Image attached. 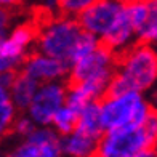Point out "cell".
<instances>
[{
    "instance_id": "6da1fadb",
    "label": "cell",
    "mask_w": 157,
    "mask_h": 157,
    "mask_svg": "<svg viewBox=\"0 0 157 157\" xmlns=\"http://www.w3.org/2000/svg\"><path fill=\"white\" fill-rule=\"evenodd\" d=\"M77 21L83 31L95 35L99 44L116 55H120L136 42L127 15V0H93L77 16Z\"/></svg>"
},
{
    "instance_id": "7a4b0ae2",
    "label": "cell",
    "mask_w": 157,
    "mask_h": 157,
    "mask_svg": "<svg viewBox=\"0 0 157 157\" xmlns=\"http://www.w3.org/2000/svg\"><path fill=\"white\" fill-rule=\"evenodd\" d=\"M98 44L99 40L83 31L74 16H52L37 26L35 50L63 61L67 67Z\"/></svg>"
},
{
    "instance_id": "3957f363",
    "label": "cell",
    "mask_w": 157,
    "mask_h": 157,
    "mask_svg": "<svg viewBox=\"0 0 157 157\" xmlns=\"http://www.w3.org/2000/svg\"><path fill=\"white\" fill-rule=\"evenodd\" d=\"M157 80V52L151 44L135 42L119 55L116 72L106 88V95L125 91H149Z\"/></svg>"
},
{
    "instance_id": "277c9868",
    "label": "cell",
    "mask_w": 157,
    "mask_h": 157,
    "mask_svg": "<svg viewBox=\"0 0 157 157\" xmlns=\"http://www.w3.org/2000/svg\"><path fill=\"white\" fill-rule=\"evenodd\" d=\"M157 138L155 114L147 119L144 125H130L106 130L98 140L95 157H135L151 149Z\"/></svg>"
},
{
    "instance_id": "5b68a950",
    "label": "cell",
    "mask_w": 157,
    "mask_h": 157,
    "mask_svg": "<svg viewBox=\"0 0 157 157\" xmlns=\"http://www.w3.org/2000/svg\"><path fill=\"white\" fill-rule=\"evenodd\" d=\"M98 103L104 132L120 127L144 125L147 119L155 114L146 93L141 91L104 95Z\"/></svg>"
},
{
    "instance_id": "8992f818",
    "label": "cell",
    "mask_w": 157,
    "mask_h": 157,
    "mask_svg": "<svg viewBox=\"0 0 157 157\" xmlns=\"http://www.w3.org/2000/svg\"><path fill=\"white\" fill-rule=\"evenodd\" d=\"M119 55H116L104 47L98 44L91 52L78 58L72 63L67 69V80L69 82H96L108 87L111 77L116 72Z\"/></svg>"
},
{
    "instance_id": "52a82bcc",
    "label": "cell",
    "mask_w": 157,
    "mask_h": 157,
    "mask_svg": "<svg viewBox=\"0 0 157 157\" xmlns=\"http://www.w3.org/2000/svg\"><path fill=\"white\" fill-rule=\"evenodd\" d=\"M66 91L67 83L64 80L39 83L26 114L37 127H50L56 111L66 103Z\"/></svg>"
},
{
    "instance_id": "ba28073f",
    "label": "cell",
    "mask_w": 157,
    "mask_h": 157,
    "mask_svg": "<svg viewBox=\"0 0 157 157\" xmlns=\"http://www.w3.org/2000/svg\"><path fill=\"white\" fill-rule=\"evenodd\" d=\"M6 157H63L59 135L52 127H35L27 136L6 149Z\"/></svg>"
},
{
    "instance_id": "9c48e42d",
    "label": "cell",
    "mask_w": 157,
    "mask_h": 157,
    "mask_svg": "<svg viewBox=\"0 0 157 157\" xmlns=\"http://www.w3.org/2000/svg\"><path fill=\"white\" fill-rule=\"evenodd\" d=\"M127 15L136 42L152 45L157 40V0H127Z\"/></svg>"
},
{
    "instance_id": "30bf717a",
    "label": "cell",
    "mask_w": 157,
    "mask_h": 157,
    "mask_svg": "<svg viewBox=\"0 0 157 157\" xmlns=\"http://www.w3.org/2000/svg\"><path fill=\"white\" fill-rule=\"evenodd\" d=\"M67 66L63 61L35 50L29 53L21 64V72L31 77L37 83L58 82L67 78Z\"/></svg>"
},
{
    "instance_id": "8fae6325",
    "label": "cell",
    "mask_w": 157,
    "mask_h": 157,
    "mask_svg": "<svg viewBox=\"0 0 157 157\" xmlns=\"http://www.w3.org/2000/svg\"><path fill=\"white\" fill-rule=\"evenodd\" d=\"M98 140L78 130H72L59 136V147L63 157H95Z\"/></svg>"
},
{
    "instance_id": "7c38bea8",
    "label": "cell",
    "mask_w": 157,
    "mask_h": 157,
    "mask_svg": "<svg viewBox=\"0 0 157 157\" xmlns=\"http://www.w3.org/2000/svg\"><path fill=\"white\" fill-rule=\"evenodd\" d=\"M74 130H78L85 135H88L91 138L99 140L104 133V127H103V120H101V114H99V103L93 101L85 104L83 108L78 111L77 116V125Z\"/></svg>"
},
{
    "instance_id": "4fadbf2b",
    "label": "cell",
    "mask_w": 157,
    "mask_h": 157,
    "mask_svg": "<svg viewBox=\"0 0 157 157\" xmlns=\"http://www.w3.org/2000/svg\"><path fill=\"white\" fill-rule=\"evenodd\" d=\"M37 87H39V83L32 80L31 77L24 75L23 72H19V74L16 72L15 80H13L11 87L8 88V93H10L11 101L18 111H26Z\"/></svg>"
},
{
    "instance_id": "5bb4252c",
    "label": "cell",
    "mask_w": 157,
    "mask_h": 157,
    "mask_svg": "<svg viewBox=\"0 0 157 157\" xmlns=\"http://www.w3.org/2000/svg\"><path fill=\"white\" fill-rule=\"evenodd\" d=\"M31 52L13 42L8 35L0 39V72L3 71H16L21 67L24 58Z\"/></svg>"
},
{
    "instance_id": "9a60e30c",
    "label": "cell",
    "mask_w": 157,
    "mask_h": 157,
    "mask_svg": "<svg viewBox=\"0 0 157 157\" xmlns=\"http://www.w3.org/2000/svg\"><path fill=\"white\" fill-rule=\"evenodd\" d=\"M16 116L18 109L11 101L8 90L0 87V141L11 133V125Z\"/></svg>"
},
{
    "instance_id": "2e32d148",
    "label": "cell",
    "mask_w": 157,
    "mask_h": 157,
    "mask_svg": "<svg viewBox=\"0 0 157 157\" xmlns=\"http://www.w3.org/2000/svg\"><path fill=\"white\" fill-rule=\"evenodd\" d=\"M77 116H78V111L75 108H72V106H69V104L64 103L61 108L56 111L55 116H53L50 127H52L53 130L59 135V136L67 135V133H71L75 128V125H77Z\"/></svg>"
},
{
    "instance_id": "e0dca14e",
    "label": "cell",
    "mask_w": 157,
    "mask_h": 157,
    "mask_svg": "<svg viewBox=\"0 0 157 157\" xmlns=\"http://www.w3.org/2000/svg\"><path fill=\"white\" fill-rule=\"evenodd\" d=\"M91 2H93V0H58L56 10L59 11V15L77 18Z\"/></svg>"
},
{
    "instance_id": "ac0fdd59",
    "label": "cell",
    "mask_w": 157,
    "mask_h": 157,
    "mask_svg": "<svg viewBox=\"0 0 157 157\" xmlns=\"http://www.w3.org/2000/svg\"><path fill=\"white\" fill-rule=\"evenodd\" d=\"M35 127L37 125L31 120V117L27 116V114H23V116H16L15 117L13 125H11V132L15 133L18 138H24L34 130Z\"/></svg>"
},
{
    "instance_id": "d6986e66",
    "label": "cell",
    "mask_w": 157,
    "mask_h": 157,
    "mask_svg": "<svg viewBox=\"0 0 157 157\" xmlns=\"http://www.w3.org/2000/svg\"><path fill=\"white\" fill-rule=\"evenodd\" d=\"M13 26V15L11 10L0 6V39L5 37Z\"/></svg>"
},
{
    "instance_id": "ffe728a7",
    "label": "cell",
    "mask_w": 157,
    "mask_h": 157,
    "mask_svg": "<svg viewBox=\"0 0 157 157\" xmlns=\"http://www.w3.org/2000/svg\"><path fill=\"white\" fill-rule=\"evenodd\" d=\"M15 77H16V71H3V72H0V87L8 90L11 87L13 80H15Z\"/></svg>"
},
{
    "instance_id": "44dd1931",
    "label": "cell",
    "mask_w": 157,
    "mask_h": 157,
    "mask_svg": "<svg viewBox=\"0 0 157 157\" xmlns=\"http://www.w3.org/2000/svg\"><path fill=\"white\" fill-rule=\"evenodd\" d=\"M19 3H23V0H0V6H3V8H15V6H18Z\"/></svg>"
},
{
    "instance_id": "7402d4cb",
    "label": "cell",
    "mask_w": 157,
    "mask_h": 157,
    "mask_svg": "<svg viewBox=\"0 0 157 157\" xmlns=\"http://www.w3.org/2000/svg\"><path fill=\"white\" fill-rule=\"evenodd\" d=\"M42 5H44L48 11H55L56 6H58V0H42Z\"/></svg>"
},
{
    "instance_id": "603a6c76",
    "label": "cell",
    "mask_w": 157,
    "mask_h": 157,
    "mask_svg": "<svg viewBox=\"0 0 157 157\" xmlns=\"http://www.w3.org/2000/svg\"><path fill=\"white\" fill-rule=\"evenodd\" d=\"M135 157H157V154H155V149L151 147V149H146V151L140 152L138 155H135Z\"/></svg>"
}]
</instances>
